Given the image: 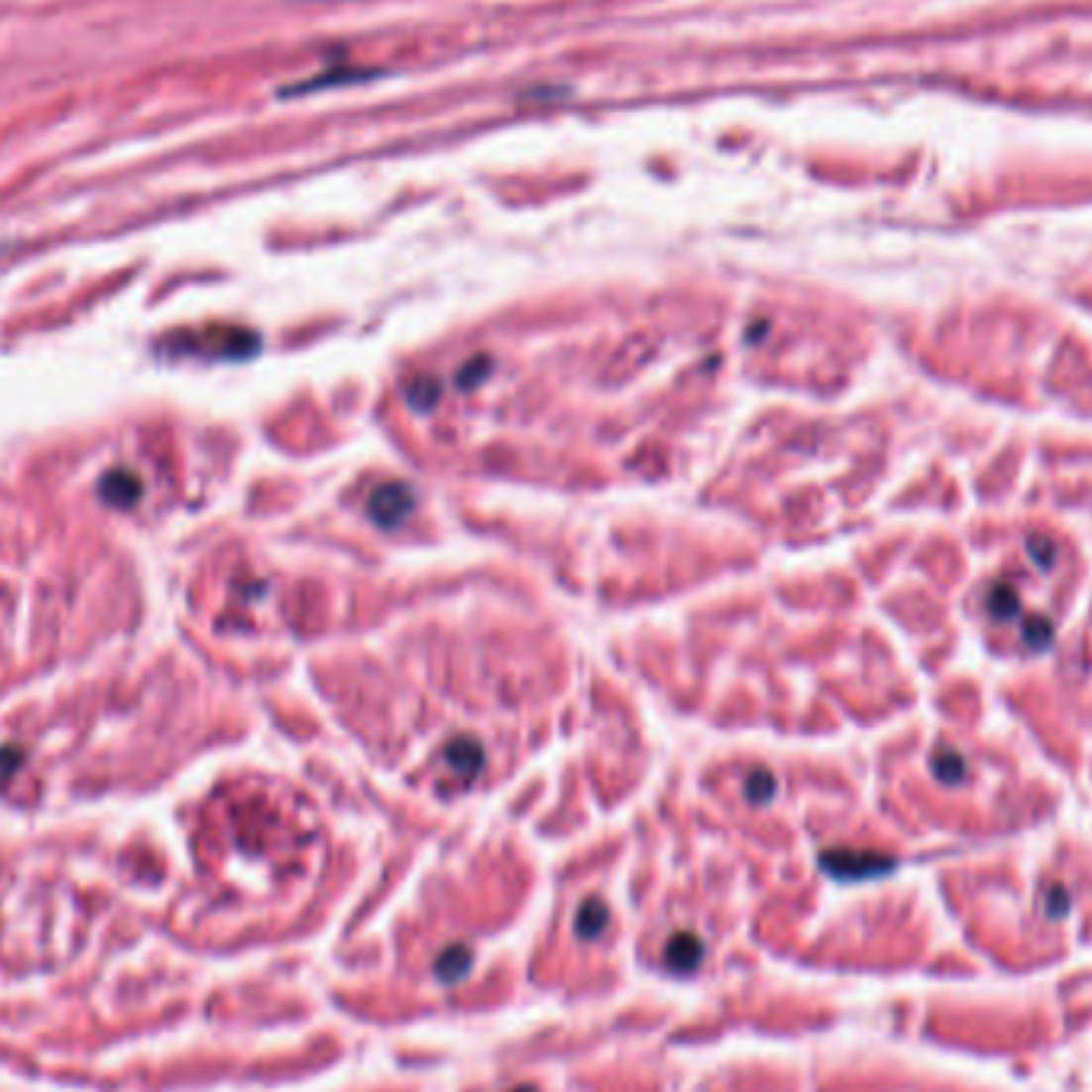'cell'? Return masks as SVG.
I'll return each mask as SVG.
<instances>
[{"mask_svg": "<svg viewBox=\"0 0 1092 1092\" xmlns=\"http://www.w3.org/2000/svg\"><path fill=\"white\" fill-rule=\"evenodd\" d=\"M1023 636H1026V645H1029V649L1041 652V649H1047V645H1051V639H1054V626L1047 623L1044 616L1029 613V616H1026V629H1023Z\"/></svg>", "mask_w": 1092, "mask_h": 1092, "instance_id": "5b68a950", "label": "cell"}, {"mask_svg": "<svg viewBox=\"0 0 1092 1092\" xmlns=\"http://www.w3.org/2000/svg\"><path fill=\"white\" fill-rule=\"evenodd\" d=\"M700 958H703V945H700L694 936H687V932H684V936L671 939V945H668V961H671V965L678 968V971L694 968Z\"/></svg>", "mask_w": 1092, "mask_h": 1092, "instance_id": "277c9868", "label": "cell"}, {"mask_svg": "<svg viewBox=\"0 0 1092 1092\" xmlns=\"http://www.w3.org/2000/svg\"><path fill=\"white\" fill-rule=\"evenodd\" d=\"M514 1092H537L534 1086H524V1089H514Z\"/></svg>", "mask_w": 1092, "mask_h": 1092, "instance_id": "9c48e42d", "label": "cell"}, {"mask_svg": "<svg viewBox=\"0 0 1092 1092\" xmlns=\"http://www.w3.org/2000/svg\"><path fill=\"white\" fill-rule=\"evenodd\" d=\"M579 917H582L579 920L582 932H601L603 924H607V911H603V904H598V901H588Z\"/></svg>", "mask_w": 1092, "mask_h": 1092, "instance_id": "ba28073f", "label": "cell"}, {"mask_svg": "<svg viewBox=\"0 0 1092 1092\" xmlns=\"http://www.w3.org/2000/svg\"><path fill=\"white\" fill-rule=\"evenodd\" d=\"M1026 550H1029V556L1035 559V563H1038V569H1044V572H1051V569H1054V563H1057V546H1054L1051 540H1047V537L1032 534V537L1026 540Z\"/></svg>", "mask_w": 1092, "mask_h": 1092, "instance_id": "52a82bcc", "label": "cell"}, {"mask_svg": "<svg viewBox=\"0 0 1092 1092\" xmlns=\"http://www.w3.org/2000/svg\"><path fill=\"white\" fill-rule=\"evenodd\" d=\"M470 958H473V955L467 952V948L454 945V948H448V952H444V955L438 958V974H441V977H448V981H457V977L470 968Z\"/></svg>", "mask_w": 1092, "mask_h": 1092, "instance_id": "8992f818", "label": "cell"}, {"mask_svg": "<svg viewBox=\"0 0 1092 1092\" xmlns=\"http://www.w3.org/2000/svg\"><path fill=\"white\" fill-rule=\"evenodd\" d=\"M99 495H103L109 505H119V508L135 505L141 495V480L132 470H112L103 477V483H99Z\"/></svg>", "mask_w": 1092, "mask_h": 1092, "instance_id": "6da1fadb", "label": "cell"}, {"mask_svg": "<svg viewBox=\"0 0 1092 1092\" xmlns=\"http://www.w3.org/2000/svg\"><path fill=\"white\" fill-rule=\"evenodd\" d=\"M932 773H936L945 786H958L965 780V760L955 751H948V747H939V751L932 754Z\"/></svg>", "mask_w": 1092, "mask_h": 1092, "instance_id": "3957f363", "label": "cell"}, {"mask_svg": "<svg viewBox=\"0 0 1092 1092\" xmlns=\"http://www.w3.org/2000/svg\"><path fill=\"white\" fill-rule=\"evenodd\" d=\"M987 610H990L994 620L1010 623V620H1016L1019 613H1023V601H1019V595L1006 582H997L987 595Z\"/></svg>", "mask_w": 1092, "mask_h": 1092, "instance_id": "7a4b0ae2", "label": "cell"}]
</instances>
